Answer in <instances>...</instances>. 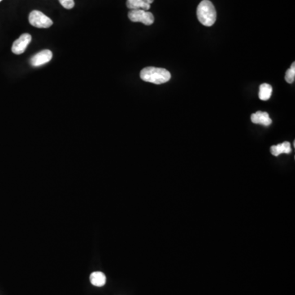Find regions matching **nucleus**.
<instances>
[{
	"label": "nucleus",
	"instance_id": "7ed1b4c3",
	"mask_svg": "<svg viewBox=\"0 0 295 295\" xmlns=\"http://www.w3.org/2000/svg\"><path fill=\"white\" fill-rule=\"evenodd\" d=\"M128 18L133 23H141L146 26H150L154 23L153 14L143 9H136L129 12Z\"/></svg>",
	"mask_w": 295,
	"mask_h": 295
},
{
	"label": "nucleus",
	"instance_id": "2eb2a0df",
	"mask_svg": "<svg viewBox=\"0 0 295 295\" xmlns=\"http://www.w3.org/2000/svg\"><path fill=\"white\" fill-rule=\"evenodd\" d=\"M1 1H2V0H0V2H1Z\"/></svg>",
	"mask_w": 295,
	"mask_h": 295
},
{
	"label": "nucleus",
	"instance_id": "1a4fd4ad",
	"mask_svg": "<svg viewBox=\"0 0 295 295\" xmlns=\"http://www.w3.org/2000/svg\"><path fill=\"white\" fill-rule=\"evenodd\" d=\"M91 284L97 287H102L106 283V275L101 271H95L91 273L90 277Z\"/></svg>",
	"mask_w": 295,
	"mask_h": 295
},
{
	"label": "nucleus",
	"instance_id": "9d476101",
	"mask_svg": "<svg viewBox=\"0 0 295 295\" xmlns=\"http://www.w3.org/2000/svg\"><path fill=\"white\" fill-rule=\"evenodd\" d=\"M127 7L131 10L143 9L145 11H149L150 9V5L144 2V0H127Z\"/></svg>",
	"mask_w": 295,
	"mask_h": 295
},
{
	"label": "nucleus",
	"instance_id": "4468645a",
	"mask_svg": "<svg viewBox=\"0 0 295 295\" xmlns=\"http://www.w3.org/2000/svg\"><path fill=\"white\" fill-rule=\"evenodd\" d=\"M153 1H154V0H144V2L147 3V4H149V5H151Z\"/></svg>",
	"mask_w": 295,
	"mask_h": 295
},
{
	"label": "nucleus",
	"instance_id": "f257e3e1",
	"mask_svg": "<svg viewBox=\"0 0 295 295\" xmlns=\"http://www.w3.org/2000/svg\"><path fill=\"white\" fill-rule=\"evenodd\" d=\"M171 77V73L164 68L149 67L140 71V78L144 81L153 84H164L169 81Z\"/></svg>",
	"mask_w": 295,
	"mask_h": 295
},
{
	"label": "nucleus",
	"instance_id": "6e6552de",
	"mask_svg": "<svg viewBox=\"0 0 295 295\" xmlns=\"http://www.w3.org/2000/svg\"><path fill=\"white\" fill-rule=\"evenodd\" d=\"M271 153L274 156H279L282 153H290L291 146L288 142H284L278 145L271 147Z\"/></svg>",
	"mask_w": 295,
	"mask_h": 295
},
{
	"label": "nucleus",
	"instance_id": "423d86ee",
	"mask_svg": "<svg viewBox=\"0 0 295 295\" xmlns=\"http://www.w3.org/2000/svg\"><path fill=\"white\" fill-rule=\"evenodd\" d=\"M52 58H53L52 52L48 49H45V50L40 51V53L31 58V64L33 67H40V66H42V65L50 62Z\"/></svg>",
	"mask_w": 295,
	"mask_h": 295
},
{
	"label": "nucleus",
	"instance_id": "f03ea898",
	"mask_svg": "<svg viewBox=\"0 0 295 295\" xmlns=\"http://www.w3.org/2000/svg\"><path fill=\"white\" fill-rule=\"evenodd\" d=\"M198 20L205 27H212L217 20V12L213 3L203 0L197 8Z\"/></svg>",
	"mask_w": 295,
	"mask_h": 295
},
{
	"label": "nucleus",
	"instance_id": "20e7f679",
	"mask_svg": "<svg viewBox=\"0 0 295 295\" xmlns=\"http://www.w3.org/2000/svg\"><path fill=\"white\" fill-rule=\"evenodd\" d=\"M29 23L37 28H49L53 25V21L38 10H34L30 14Z\"/></svg>",
	"mask_w": 295,
	"mask_h": 295
},
{
	"label": "nucleus",
	"instance_id": "f8f14e48",
	"mask_svg": "<svg viewBox=\"0 0 295 295\" xmlns=\"http://www.w3.org/2000/svg\"><path fill=\"white\" fill-rule=\"evenodd\" d=\"M295 80V64L293 62V64L291 65L290 68L287 70L286 73H285V80L288 84H292L294 82Z\"/></svg>",
	"mask_w": 295,
	"mask_h": 295
},
{
	"label": "nucleus",
	"instance_id": "ddd939ff",
	"mask_svg": "<svg viewBox=\"0 0 295 295\" xmlns=\"http://www.w3.org/2000/svg\"><path fill=\"white\" fill-rule=\"evenodd\" d=\"M61 5L66 9H73L75 6L74 0H59Z\"/></svg>",
	"mask_w": 295,
	"mask_h": 295
},
{
	"label": "nucleus",
	"instance_id": "0eeeda50",
	"mask_svg": "<svg viewBox=\"0 0 295 295\" xmlns=\"http://www.w3.org/2000/svg\"><path fill=\"white\" fill-rule=\"evenodd\" d=\"M251 121L254 124H261L266 127H268L271 124V118L269 117V114L265 112L257 111L255 114H252L251 116Z\"/></svg>",
	"mask_w": 295,
	"mask_h": 295
},
{
	"label": "nucleus",
	"instance_id": "9b49d317",
	"mask_svg": "<svg viewBox=\"0 0 295 295\" xmlns=\"http://www.w3.org/2000/svg\"><path fill=\"white\" fill-rule=\"evenodd\" d=\"M271 93H272V87L271 84H261L259 88V93H258V97L260 100L262 101H266L271 98Z\"/></svg>",
	"mask_w": 295,
	"mask_h": 295
},
{
	"label": "nucleus",
	"instance_id": "39448f33",
	"mask_svg": "<svg viewBox=\"0 0 295 295\" xmlns=\"http://www.w3.org/2000/svg\"><path fill=\"white\" fill-rule=\"evenodd\" d=\"M31 39L32 37L30 34H23L18 40L14 41L13 46H12V52L14 54H18V55L24 53L25 50L27 49L30 43L31 42Z\"/></svg>",
	"mask_w": 295,
	"mask_h": 295
}]
</instances>
